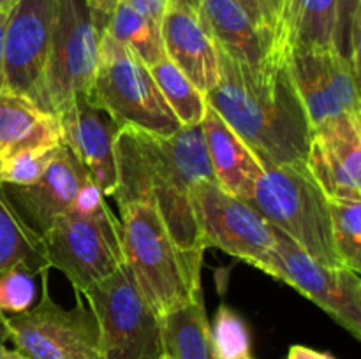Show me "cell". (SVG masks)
Instances as JSON below:
<instances>
[{"instance_id": "cell-1", "label": "cell", "mask_w": 361, "mask_h": 359, "mask_svg": "<svg viewBox=\"0 0 361 359\" xmlns=\"http://www.w3.org/2000/svg\"><path fill=\"white\" fill-rule=\"evenodd\" d=\"M116 204L152 199L178 248L203 260L204 246L192 210V185L215 182L200 125L171 136L120 127L115 137Z\"/></svg>"}, {"instance_id": "cell-2", "label": "cell", "mask_w": 361, "mask_h": 359, "mask_svg": "<svg viewBox=\"0 0 361 359\" xmlns=\"http://www.w3.org/2000/svg\"><path fill=\"white\" fill-rule=\"evenodd\" d=\"M207 104L245 141L264 168L305 164L312 127L286 62L249 65L221 49Z\"/></svg>"}, {"instance_id": "cell-3", "label": "cell", "mask_w": 361, "mask_h": 359, "mask_svg": "<svg viewBox=\"0 0 361 359\" xmlns=\"http://www.w3.org/2000/svg\"><path fill=\"white\" fill-rule=\"evenodd\" d=\"M118 208L123 264L148 305L164 317L203 296V260L178 248L154 201H127Z\"/></svg>"}, {"instance_id": "cell-4", "label": "cell", "mask_w": 361, "mask_h": 359, "mask_svg": "<svg viewBox=\"0 0 361 359\" xmlns=\"http://www.w3.org/2000/svg\"><path fill=\"white\" fill-rule=\"evenodd\" d=\"M104 199L87 178L71 211L42 234L48 266L62 271L80 294L123 264L122 224Z\"/></svg>"}, {"instance_id": "cell-5", "label": "cell", "mask_w": 361, "mask_h": 359, "mask_svg": "<svg viewBox=\"0 0 361 359\" xmlns=\"http://www.w3.org/2000/svg\"><path fill=\"white\" fill-rule=\"evenodd\" d=\"M249 203L307 256L326 266H342L331 236L330 199L305 164L268 165Z\"/></svg>"}, {"instance_id": "cell-6", "label": "cell", "mask_w": 361, "mask_h": 359, "mask_svg": "<svg viewBox=\"0 0 361 359\" xmlns=\"http://www.w3.org/2000/svg\"><path fill=\"white\" fill-rule=\"evenodd\" d=\"M87 95L118 127H137L161 136L182 129L147 63L108 32L101 35L97 67Z\"/></svg>"}, {"instance_id": "cell-7", "label": "cell", "mask_w": 361, "mask_h": 359, "mask_svg": "<svg viewBox=\"0 0 361 359\" xmlns=\"http://www.w3.org/2000/svg\"><path fill=\"white\" fill-rule=\"evenodd\" d=\"M42 270L35 305L16 315H0V340H11L14 351L28 359H102L95 315L76 292V306L62 308L48 289Z\"/></svg>"}, {"instance_id": "cell-8", "label": "cell", "mask_w": 361, "mask_h": 359, "mask_svg": "<svg viewBox=\"0 0 361 359\" xmlns=\"http://www.w3.org/2000/svg\"><path fill=\"white\" fill-rule=\"evenodd\" d=\"M80 296L87 299L97 320L102 359H159L164 355L162 317L137 291L126 264Z\"/></svg>"}, {"instance_id": "cell-9", "label": "cell", "mask_w": 361, "mask_h": 359, "mask_svg": "<svg viewBox=\"0 0 361 359\" xmlns=\"http://www.w3.org/2000/svg\"><path fill=\"white\" fill-rule=\"evenodd\" d=\"M101 35L87 0H56L48 60L34 99L39 108L56 116L76 95L88 94Z\"/></svg>"}, {"instance_id": "cell-10", "label": "cell", "mask_w": 361, "mask_h": 359, "mask_svg": "<svg viewBox=\"0 0 361 359\" xmlns=\"http://www.w3.org/2000/svg\"><path fill=\"white\" fill-rule=\"evenodd\" d=\"M192 210L204 250L221 248L270 275L274 225L249 203L203 180L192 185Z\"/></svg>"}, {"instance_id": "cell-11", "label": "cell", "mask_w": 361, "mask_h": 359, "mask_svg": "<svg viewBox=\"0 0 361 359\" xmlns=\"http://www.w3.org/2000/svg\"><path fill=\"white\" fill-rule=\"evenodd\" d=\"M270 277L286 282L316 303L338 326L361 340V278L344 266H326L307 256L293 239L274 227Z\"/></svg>"}, {"instance_id": "cell-12", "label": "cell", "mask_w": 361, "mask_h": 359, "mask_svg": "<svg viewBox=\"0 0 361 359\" xmlns=\"http://www.w3.org/2000/svg\"><path fill=\"white\" fill-rule=\"evenodd\" d=\"M284 60L312 130L341 115H361L360 73L337 49L293 48Z\"/></svg>"}, {"instance_id": "cell-13", "label": "cell", "mask_w": 361, "mask_h": 359, "mask_svg": "<svg viewBox=\"0 0 361 359\" xmlns=\"http://www.w3.org/2000/svg\"><path fill=\"white\" fill-rule=\"evenodd\" d=\"M56 0H16L4 35L2 90L34 101L48 60Z\"/></svg>"}, {"instance_id": "cell-14", "label": "cell", "mask_w": 361, "mask_h": 359, "mask_svg": "<svg viewBox=\"0 0 361 359\" xmlns=\"http://www.w3.org/2000/svg\"><path fill=\"white\" fill-rule=\"evenodd\" d=\"M305 165L328 199H361V115L348 113L314 129Z\"/></svg>"}, {"instance_id": "cell-15", "label": "cell", "mask_w": 361, "mask_h": 359, "mask_svg": "<svg viewBox=\"0 0 361 359\" xmlns=\"http://www.w3.org/2000/svg\"><path fill=\"white\" fill-rule=\"evenodd\" d=\"M56 118L62 143L83 165L102 196L113 197L116 190L115 137L120 127L87 94L76 95Z\"/></svg>"}, {"instance_id": "cell-16", "label": "cell", "mask_w": 361, "mask_h": 359, "mask_svg": "<svg viewBox=\"0 0 361 359\" xmlns=\"http://www.w3.org/2000/svg\"><path fill=\"white\" fill-rule=\"evenodd\" d=\"M87 178H90L88 172L62 143L55 160L37 182L21 187L4 185V190L23 220L42 238L56 218L71 211Z\"/></svg>"}, {"instance_id": "cell-17", "label": "cell", "mask_w": 361, "mask_h": 359, "mask_svg": "<svg viewBox=\"0 0 361 359\" xmlns=\"http://www.w3.org/2000/svg\"><path fill=\"white\" fill-rule=\"evenodd\" d=\"M161 34L166 58L201 94H208L219 80V56L200 14L187 7L169 6L161 23Z\"/></svg>"}, {"instance_id": "cell-18", "label": "cell", "mask_w": 361, "mask_h": 359, "mask_svg": "<svg viewBox=\"0 0 361 359\" xmlns=\"http://www.w3.org/2000/svg\"><path fill=\"white\" fill-rule=\"evenodd\" d=\"M201 130L217 185L238 199L249 201L264 172L257 155L210 106L201 120Z\"/></svg>"}, {"instance_id": "cell-19", "label": "cell", "mask_w": 361, "mask_h": 359, "mask_svg": "<svg viewBox=\"0 0 361 359\" xmlns=\"http://www.w3.org/2000/svg\"><path fill=\"white\" fill-rule=\"evenodd\" d=\"M200 14L215 48L249 65L274 60V42L236 0H200Z\"/></svg>"}, {"instance_id": "cell-20", "label": "cell", "mask_w": 361, "mask_h": 359, "mask_svg": "<svg viewBox=\"0 0 361 359\" xmlns=\"http://www.w3.org/2000/svg\"><path fill=\"white\" fill-rule=\"evenodd\" d=\"M51 143H62L59 118L25 95L0 90V162L27 148Z\"/></svg>"}, {"instance_id": "cell-21", "label": "cell", "mask_w": 361, "mask_h": 359, "mask_svg": "<svg viewBox=\"0 0 361 359\" xmlns=\"http://www.w3.org/2000/svg\"><path fill=\"white\" fill-rule=\"evenodd\" d=\"M162 347L171 359H219L203 296L162 317Z\"/></svg>"}, {"instance_id": "cell-22", "label": "cell", "mask_w": 361, "mask_h": 359, "mask_svg": "<svg viewBox=\"0 0 361 359\" xmlns=\"http://www.w3.org/2000/svg\"><path fill=\"white\" fill-rule=\"evenodd\" d=\"M18 264L30 267L35 273L51 270L46 260L41 234L23 220L4 185H0V273Z\"/></svg>"}, {"instance_id": "cell-23", "label": "cell", "mask_w": 361, "mask_h": 359, "mask_svg": "<svg viewBox=\"0 0 361 359\" xmlns=\"http://www.w3.org/2000/svg\"><path fill=\"white\" fill-rule=\"evenodd\" d=\"M152 77L157 83L162 97L182 127L200 125L207 111V99L189 81V77L168 58L159 60L148 67Z\"/></svg>"}, {"instance_id": "cell-24", "label": "cell", "mask_w": 361, "mask_h": 359, "mask_svg": "<svg viewBox=\"0 0 361 359\" xmlns=\"http://www.w3.org/2000/svg\"><path fill=\"white\" fill-rule=\"evenodd\" d=\"M104 32L136 53L148 67L166 58L161 27L123 2L115 7Z\"/></svg>"}, {"instance_id": "cell-25", "label": "cell", "mask_w": 361, "mask_h": 359, "mask_svg": "<svg viewBox=\"0 0 361 359\" xmlns=\"http://www.w3.org/2000/svg\"><path fill=\"white\" fill-rule=\"evenodd\" d=\"M331 236L342 266L361 271V199H330Z\"/></svg>"}, {"instance_id": "cell-26", "label": "cell", "mask_w": 361, "mask_h": 359, "mask_svg": "<svg viewBox=\"0 0 361 359\" xmlns=\"http://www.w3.org/2000/svg\"><path fill=\"white\" fill-rule=\"evenodd\" d=\"M210 333L219 359H256L245 319L224 303L215 312Z\"/></svg>"}, {"instance_id": "cell-27", "label": "cell", "mask_w": 361, "mask_h": 359, "mask_svg": "<svg viewBox=\"0 0 361 359\" xmlns=\"http://www.w3.org/2000/svg\"><path fill=\"white\" fill-rule=\"evenodd\" d=\"M62 143L41 144L27 148L0 162V185H32L37 182L46 169L59 155Z\"/></svg>"}, {"instance_id": "cell-28", "label": "cell", "mask_w": 361, "mask_h": 359, "mask_svg": "<svg viewBox=\"0 0 361 359\" xmlns=\"http://www.w3.org/2000/svg\"><path fill=\"white\" fill-rule=\"evenodd\" d=\"M37 275L23 264L0 273V315H16L35 305L39 296Z\"/></svg>"}, {"instance_id": "cell-29", "label": "cell", "mask_w": 361, "mask_h": 359, "mask_svg": "<svg viewBox=\"0 0 361 359\" xmlns=\"http://www.w3.org/2000/svg\"><path fill=\"white\" fill-rule=\"evenodd\" d=\"M360 0H335L334 48L360 73Z\"/></svg>"}, {"instance_id": "cell-30", "label": "cell", "mask_w": 361, "mask_h": 359, "mask_svg": "<svg viewBox=\"0 0 361 359\" xmlns=\"http://www.w3.org/2000/svg\"><path fill=\"white\" fill-rule=\"evenodd\" d=\"M236 2L249 14L254 25L259 30H263L271 39V42H274L275 30H277L279 20H281L284 0H236Z\"/></svg>"}, {"instance_id": "cell-31", "label": "cell", "mask_w": 361, "mask_h": 359, "mask_svg": "<svg viewBox=\"0 0 361 359\" xmlns=\"http://www.w3.org/2000/svg\"><path fill=\"white\" fill-rule=\"evenodd\" d=\"M120 2H123L126 6H129L130 9L140 13L141 16L148 18L150 21L157 23L159 27H161L166 11H168L169 7L168 0H120Z\"/></svg>"}, {"instance_id": "cell-32", "label": "cell", "mask_w": 361, "mask_h": 359, "mask_svg": "<svg viewBox=\"0 0 361 359\" xmlns=\"http://www.w3.org/2000/svg\"><path fill=\"white\" fill-rule=\"evenodd\" d=\"M118 2L120 0H87L92 18H94V23L97 25V28L102 34H104L106 27L109 23V18H111L113 11L118 6Z\"/></svg>"}, {"instance_id": "cell-33", "label": "cell", "mask_w": 361, "mask_h": 359, "mask_svg": "<svg viewBox=\"0 0 361 359\" xmlns=\"http://www.w3.org/2000/svg\"><path fill=\"white\" fill-rule=\"evenodd\" d=\"M286 359H335L326 352H319L316 348L305 347V345H291Z\"/></svg>"}, {"instance_id": "cell-34", "label": "cell", "mask_w": 361, "mask_h": 359, "mask_svg": "<svg viewBox=\"0 0 361 359\" xmlns=\"http://www.w3.org/2000/svg\"><path fill=\"white\" fill-rule=\"evenodd\" d=\"M7 14L9 9H0V90H2V81H4V35H6V23H7Z\"/></svg>"}, {"instance_id": "cell-35", "label": "cell", "mask_w": 361, "mask_h": 359, "mask_svg": "<svg viewBox=\"0 0 361 359\" xmlns=\"http://www.w3.org/2000/svg\"><path fill=\"white\" fill-rule=\"evenodd\" d=\"M169 6H180V7H187L190 11H200V0H168Z\"/></svg>"}, {"instance_id": "cell-36", "label": "cell", "mask_w": 361, "mask_h": 359, "mask_svg": "<svg viewBox=\"0 0 361 359\" xmlns=\"http://www.w3.org/2000/svg\"><path fill=\"white\" fill-rule=\"evenodd\" d=\"M0 359H14V351H9L4 345V340H0Z\"/></svg>"}, {"instance_id": "cell-37", "label": "cell", "mask_w": 361, "mask_h": 359, "mask_svg": "<svg viewBox=\"0 0 361 359\" xmlns=\"http://www.w3.org/2000/svg\"><path fill=\"white\" fill-rule=\"evenodd\" d=\"M16 2V0H0V9H11V6Z\"/></svg>"}, {"instance_id": "cell-38", "label": "cell", "mask_w": 361, "mask_h": 359, "mask_svg": "<svg viewBox=\"0 0 361 359\" xmlns=\"http://www.w3.org/2000/svg\"><path fill=\"white\" fill-rule=\"evenodd\" d=\"M14 359H28V358H25L23 354H20L18 351H14Z\"/></svg>"}, {"instance_id": "cell-39", "label": "cell", "mask_w": 361, "mask_h": 359, "mask_svg": "<svg viewBox=\"0 0 361 359\" xmlns=\"http://www.w3.org/2000/svg\"><path fill=\"white\" fill-rule=\"evenodd\" d=\"M159 359H171V358H168V355L164 354V355H161V358H159Z\"/></svg>"}]
</instances>
